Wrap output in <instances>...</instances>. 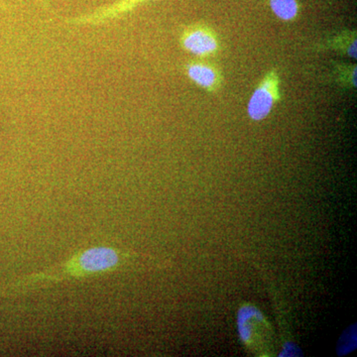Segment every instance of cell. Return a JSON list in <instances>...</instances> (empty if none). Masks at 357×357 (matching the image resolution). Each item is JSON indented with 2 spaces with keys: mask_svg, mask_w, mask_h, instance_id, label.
<instances>
[{
  "mask_svg": "<svg viewBox=\"0 0 357 357\" xmlns=\"http://www.w3.org/2000/svg\"><path fill=\"white\" fill-rule=\"evenodd\" d=\"M282 100L281 77L277 68L268 70L257 84L248 103V115L251 121L266 119L277 103Z\"/></svg>",
  "mask_w": 357,
  "mask_h": 357,
  "instance_id": "7a4b0ae2",
  "label": "cell"
},
{
  "mask_svg": "<svg viewBox=\"0 0 357 357\" xmlns=\"http://www.w3.org/2000/svg\"><path fill=\"white\" fill-rule=\"evenodd\" d=\"M184 70L188 79L206 93H217L225 84L222 70L206 59L190 60L185 63Z\"/></svg>",
  "mask_w": 357,
  "mask_h": 357,
  "instance_id": "5b68a950",
  "label": "cell"
},
{
  "mask_svg": "<svg viewBox=\"0 0 357 357\" xmlns=\"http://www.w3.org/2000/svg\"><path fill=\"white\" fill-rule=\"evenodd\" d=\"M272 13L284 22H292L299 16L301 6L298 0H267Z\"/></svg>",
  "mask_w": 357,
  "mask_h": 357,
  "instance_id": "52a82bcc",
  "label": "cell"
},
{
  "mask_svg": "<svg viewBox=\"0 0 357 357\" xmlns=\"http://www.w3.org/2000/svg\"><path fill=\"white\" fill-rule=\"evenodd\" d=\"M152 0H116L114 3L98 7L93 13L69 18L66 20L68 25L72 26H100L112 21L119 20L132 13L137 7Z\"/></svg>",
  "mask_w": 357,
  "mask_h": 357,
  "instance_id": "277c9868",
  "label": "cell"
},
{
  "mask_svg": "<svg viewBox=\"0 0 357 357\" xmlns=\"http://www.w3.org/2000/svg\"><path fill=\"white\" fill-rule=\"evenodd\" d=\"M356 65L340 64L333 66V75L338 86L347 89H356Z\"/></svg>",
  "mask_w": 357,
  "mask_h": 357,
  "instance_id": "ba28073f",
  "label": "cell"
},
{
  "mask_svg": "<svg viewBox=\"0 0 357 357\" xmlns=\"http://www.w3.org/2000/svg\"><path fill=\"white\" fill-rule=\"evenodd\" d=\"M138 256L114 246H93L77 251L69 259L17 279L0 287V295L13 296L37 290L52 284L79 280L128 269L135 264Z\"/></svg>",
  "mask_w": 357,
  "mask_h": 357,
  "instance_id": "6da1fadb",
  "label": "cell"
},
{
  "mask_svg": "<svg viewBox=\"0 0 357 357\" xmlns=\"http://www.w3.org/2000/svg\"><path fill=\"white\" fill-rule=\"evenodd\" d=\"M284 349H285V351H284L283 354H281L282 356L285 354H298V351H299V347L292 344H286Z\"/></svg>",
  "mask_w": 357,
  "mask_h": 357,
  "instance_id": "9c48e42d",
  "label": "cell"
},
{
  "mask_svg": "<svg viewBox=\"0 0 357 357\" xmlns=\"http://www.w3.org/2000/svg\"><path fill=\"white\" fill-rule=\"evenodd\" d=\"M178 41L185 52L199 59L215 57L222 51L220 35L204 23L185 26L181 32Z\"/></svg>",
  "mask_w": 357,
  "mask_h": 357,
  "instance_id": "3957f363",
  "label": "cell"
},
{
  "mask_svg": "<svg viewBox=\"0 0 357 357\" xmlns=\"http://www.w3.org/2000/svg\"><path fill=\"white\" fill-rule=\"evenodd\" d=\"M317 50L335 51L347 57L356 60L357 35L356 30H344L328 37L317 45Z\"/></svg>",
  "mask_w": 357,
  "mask_h": 357,
  "instance_id": "8992f818",
  "label": "cell"
}]
</instances>
